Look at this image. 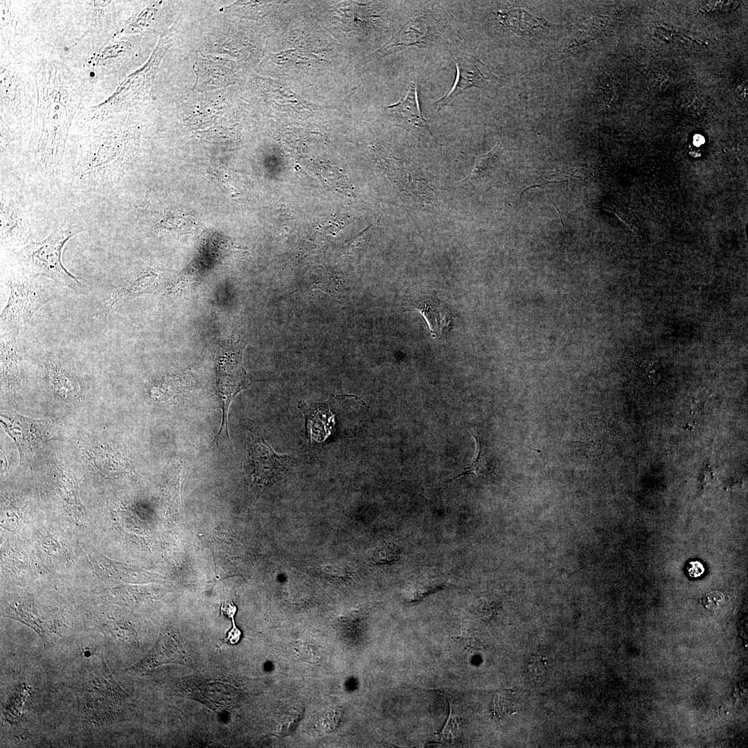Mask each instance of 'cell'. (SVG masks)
Wrapping results in <instances>:
<instances>
[{
	"mask_svg": "<svg viewBox=\"0 0 748 748\" xmlns=\"http://www.w3.org/2000/svg\"><path fill=\"white\" fill-rule=\"evenodd\" d=\"M82 231L81 227L61 226L46 238L31 242L15 252L19 267L30 277L45 276L59 286L82 292L83 284L64 267L62 253L67 241Z\"/></svg>",
	"mask_w": 748,
	"mask_h": 748,
	"instance_id": "1",
	"label": "cell"
},
{
	"mask_svg": "<svg viewBox=\"0 0 748 748\" xmlns=\"http://www.w3.org/2000/svg\"><path fill=\"white\" fill-rule=\"evenodd\" d=\"M89 661L75 687L79 704L91 721L103 724L118 718L126 700L103 660Z\"/></svg>",
	"mask_w": 748,
	"mask_h": 748,
	"instance_id": "2",
	"label": "cell"
},
{
	"mask_svg": "<svg viewBox=\"0 0 748 748\" xmlns=\"http://www.w3.org/2000/svg\"><path fill=\"white\" fill-rule=\"evenodd\" d=\"M4 283L10 291L8 303L1 314V332H19L36 311L55 296L52 288L26 275L19 267L18 271L8 272Z\"/></svg>",
	"mask_w": 748,
	"mask_h": 748,
	"instance_id": "3",
	"label": "cell"
},
{
	"mask_svg": "<svg viewBox=\"0 0 748 748\" xmlns=\"http://www.w3.org/2000/svg\"><path fill=\"white\" fill-rule=\"evenodd\" d=\"M242 348L240 344L225 341L218 350L216 359L217 390L222 409L220 427L213 443L216 445L230 443L228 417L231 404L236 395L247 387L248 380L242 365Z\"/></svg>",
	"mask_w": 748,
	"mask_h": 748,
	"instance_id": "4",
	"label": "cell"
},
{
	"mask_svg": "<svg viewBox=\"0 0 748 748\" xmlns=\"http://www.w3.org/2000/svg\"><path fill=\"white\" fill-rule=\"evenodd\" d=\"M0 201L1 247L14 250L33 242L35 227L31 210L19 193L9 188L3 181Z\"/></svg>",
	"mask_w": 748,
	"mask_h": 748,
	"instance_id": "5",
	"label": "cell"
},
{
	"mask_svg": "<svg viewBox=\"0 0 748 748\" xmlns=\"http://www.w3.org/2000/svg\"><path fill=\"white\" fill-rule=\"evenodd\" d=\"M245 447L246 472L258 485L277 481L294 461L292 456L276 454L260 434L251 429L246 433Z\"/></svg>",
	"mask_w": 748,
	"mask_h": 748,
	"instance_id": "6",
	"label": "cell"
},
{
	"mask_svg": "<svg viewBox=\"0 0 748 748\" xmlns=\"http://www.w3.org/2000/svg\"><path fill=\"white\" fill-rule=\"evenodd\" d=\"M395 122L420 141H434V135L423 117L418 98L416 83L409 84L402 98L386 107Z\"/></svg>",
	"mask_w": 748,
	"mask_h": 748,
	"instance_id": "7",
	"label": "cell"
},
{
	"mask_svg": "<svg viewBox=\"0 0 748 748\" xmlns=\"http://www.w3.org/2000/svg\"><path fill=\"white\" fill-rule=\"evenodd\" d=\"M450 54L456 63V80L450 91L435 102V107L437 110L443 108L466 89L473 87L483 88L488 82V79L483 75L479 67L481 62L479 60L472 55H457L452 52Z\"/></svg>",
	"mask_w": 748,
	"mask_h": 748,
	"instance_id": "8",
	"label": "cell"
},
{
	"mask_svg": "<svg viewBox=\"0 0 748 748\" xmlns=\"http://www.w3.org/2000/svg\"><path fill=\"white\" fill-rule=\"evenodd\" d=\"M433 36V28L427 18L417 17L409 21L384 46L387 52H395L411 46L425 45L432 40Z\"/></svg>",
	"mask_w": 748,
	"mask_h": 748,
	"instance_id": "9",
	"label": "cell"
},
{
	"mask_svg": "<svg viewBox=\"0 0 748 748\" xmlns=\"http://www.w3.org/2000/svg\"><path fill=\"white\" fill-rule=\"evenodd\" d=\"M190 378L186 371L163 376L150 386V398L157 402H166L181 396L190 386Z\"/></svg>",
	"mask_w": 748,
	"mask_h": 748,
	"instance_id": "10",
	"label": "cell"
},
{
	"mask_svg": "<svg viewBox=\"0 0 748 748\" xmlns=\"http://www.w3.org/2000/svg\"><path fill=\"white\" fill-rule=\"evenodd\" d=\"M157 278L158 276L151 271L141 274L132 283L113 294L106 301L104 311L107 314L121 302L152 292L157 286Z\"/></svg>",
	"mask_w": 748,
	"mask_h": 748,
	"instance_id": "11",
	"label": "cell"
},
{
	"mask_svg": "<svg viewBox=\"0 0 748 748\" xmlns=\"http://www.w3.org/2000/svg\"><path fill=\"white\" fill-rule=\"evenodd\" d=\"M19 334L14 331L1 332L2 377L8 384L13 383L19 373L20 353L17 341Z\"/></svg>",
	"mask_w": 748,
	"mask_h": 748,
	"instance_id": "12",
	"label": "cell"
},
{
	"mask_svg": "<svg viewBox=\"0 0 748 748\" xmlns=\"http://www.w3.org/2000/svg\"><path fill=\"white\" fill-rule=\"evenodd\" d=\"M173 639L161 636L151 651L134 667L135 670H145L168 663H181L180 650Z\"/></svg>",
	"mask_w": 748,
	"mask_h": 748,
	"instance_id": "13",
	"label": "cell"
},
{
	"mask_svg": "<svg viewBox=\"0 0 748 748\" xmlns=\"http://www.w3.org/2000/svg\"><path fill=\"white\" fill-rule=\"evenodd\" d=\"M418 310L425 319L434 337L436 335H443L444 331L448 330L452 314L444 305L434 302L426 303L425 307Z\"/></svg>",
	"mask_w": 748,
	"mask_h": 748,
	"instance_id": "14",
	"label": "cell"
},
{
	"mask_svg": "<svg viewBox=\"0 0 748 748\" xmlns=\"http://www.w3.org/2000/svg\"><path fill=\"white\" fill-rule=\"evenodd\" d=\"M501 150V143H499L495 148L490 152L478 157L473 164L472 170L467 177L462 181L471 179L484 177L495 172L497 168L498 157Z\"/></svg>",
	"mask_w": 748,
	"mask_h": 748,
	"instance_id": "15",
	"label": "cell"
},
{
	"mask_svg": "<svg viewBox=\"0 0 748 748\" xmlns=\"http://www.w3.org/2000/svg\"><path fill=\"white\" fill-rule=\"evenodd\" d=\"M578 169H567L555 171H539L531 187L543 186L551 182L579 181Z\"/></svg>",
	"mask_w": 748,
	"mask_h": 748,
	"instance_id": "16",
	"label": "cell"
},
{
	"mask_svg": "<svg viewBox=\"0 0 748 748\" xmlns=\"http://www.w3.org/2000/svg\"><path fill=\"white\" fill-rule=\"evenodd\" d=\"M444 584V581L437 578H422L409 585L405 594L409 599L416 600L443 587Z\"/></svg>",
	"mask_w": 748,
	"mask_h": 748,
	"instance_id": "17",
	"label": "cell"
},
{
	"mask_svg": "<svg viewBox=\"0 0 748 748\" xmlns=\"http://www.w3.org/2000/svg\"><path fill=\"white\" fill-rule=\"evenodd\" d=\"M641 378L650 385L657 384L662 378V367L658 359L653 356L643 358L639 364Z\"/></svg>",
	"mask_w": 748,
	"mask_h": 748,
	"instance_id": "18",
	"label": "cell"
},
{
	"mask_svg": "<svg viewBox=\"0 0 748 748\" xmlns=\"http://www.w3.org/2000/svg\"><path fill=\"white\" fill-rule=\"evenodd\" d=\"M50 375L56 390L66 392H75L78 390V384L75 379L63 370L57 367L51 368Z\"/></svg>",
	"mask_w": 748,
	"mask_h": 748,
	"instance_id": "19",
	"label": "cell"
},
{
	"mask_svg": "<svg viewBox=\"0 0 748 748\" xmlns=\"http://www.w3.org/2000/svg\"><path fill=\"white\" fill-rule=\"evenodd\" d=\"M401 549L395 544H386L377 547L372 553L371 558L377 564H386L398 560Z\"/></svg>",
	"mask_w": 748,
	"mask_h": 748,
	"instance_id": "20",
	"label": "cell"
},
{
	"mask_svg": "<svg viewBox=\"0 0 748 748\" xmlns=\"http://www.w3.org/2000/svg\"><path fill=\"white\" fill-rule=\"evenodd\" d=\"M472 436L475 440L476 445L475 456L473 461L471 463H470L467 466H465L459 474L449 479V481L458 478L461 476L470 474H478V473L480 472L479 469L482 466L484 457L486 454L487 449L484 447V445L479 437L475 436L473 434Z\"/></svg>",
	"mask_w": 748,
	"mask_h": 748,
	"instance_id": "21",
	"label": "cell"
},
{
	"mask_svg": "<svg viewBox=\"0 0 748 748\" xmlns=\"http://www.w3.org/2000/svg\"><path fill=\"white\" fill-rule=\"evenodd\" d=\"M515 711V703L511 693H501L495 696L492 704V713L495 717L503 718Z\"/></svg>",
	"mask_w": 748,
	"mask_h": 748,
	"instance_id": "22",
	"label": "cell"
},
{
	"mask_svg": "<svg viewBox=\"0 0 748 748\" xmlns=\"http://www.w3.org/2000/svg\"><path fill=\"white\" fill-rule=\"evenodd\" d=\"M236 610L237 607L232 601H225L220 608L221 613L232 620L233 627L229 632L226 638L232 644L238 643L241 636V632L237 628L234 622V616L236 613Z\"/></svg>",
	"mask_w": 748,
	"mask_h": 748,
	"instance_id": "23",
	"label": "cell"
},
{
	"mask_svg": "<svg viewBox=\"0 0 748 748\" xmlns=\"http://www.w3.org/2000/svg\"><path fill=\"white\" fill-rule=\"evenodd\" d=\"M458 722H457L456 717L453 715L452 709H450L447 720L442 731L440 733V739L443 742H452L458 736Z\"/></svg>",
	"mask_w": 748,
	"mask_h": 748,
	"instance_id": "24",
	"label": "cell"
},
{
	"mask_svg": "<svg viewBox=\"0 0 748 748\" xmlns=\"http://www.w3.org/2000/svg\"><path fill=\"white\" fill-rule=\"evenodd\" d=\"M548 664V661L544 656L534 654L528 661V671L533 677H540L546 673Z\"/></svg>",
	"mask_w": 748,
	"mask_h": 748,
	"instance_id": "25",
	"label": "cell"
},
{
	"mask_svg": "<svg viewBox=\"0 0 748 748\" xmlns=\"http://www.w3.org/2000/svg\"><path fill=\"white\" fill-rule=\"evenodd\" d=\"M724 595L719 591L706 593L702 598V604L709 609H718L724 603Z\"/></svg>",
	"mask_w": 748,
	"mask_h": 748,
	"instance_id": "26",
	"label": "cell"
},
{
	"mask_svg": "<svg viewBox=\"0 0 748 748\" xmlns=\"http://www.w3.org/2000/svg\"><path fill=\"white\" fill-rule=\"evenodd\" d=\"M687 575L691 578H698L702 576L705 572V568L702 562L697 560H692L686 565Z\"/></svg>",
	"mask_w": 748,
	"mask_h": 748,
	"instance_id": "27",
	"label": "cell"
},
{
	"mask_svg": "<svg viewBox=\"0 0 748 748\" xmlns=\"http://www.w3.org/2000/svg\"><path fill=\"white\" fill-rule=\"evenodd\" d=\"M704 143V137L702 136H701L700 134H696L693 137V143L695 145L700 146V145L703 144Z\"/></svg>",
	"mask_w": 748,
	"mask_h": 748,
	"instance_id": "28",
	"label": "cell"
}]
</instances>
